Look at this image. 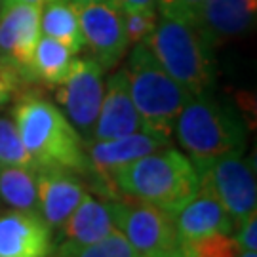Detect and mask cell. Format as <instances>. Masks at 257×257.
I'll use <instances>...</instances> for the list:
<instances>
[{"label":"cell","mask_w":257,"mask_h":257,"mask_svg":"<svg viewBox=\"0 0 257 257\" xmlns=\"http://www.w3.org/2000/svg\"><path fill=\"white\" fill-rule=\"evenodd\" d=\"M12 116L37 170L57 168L88 175L90 160L82 138L54 103L35 92H25L18 97Z\"/></svg>","instance_id":"1"},{"label":"cell","mask_w":257,"mask_h":257,"mask_svg":"<svg viewBox=\"0 0 257 257\" xmlns=\"http://www.w3.org/2000/svg\"><path fill=\"white\" fill-rule=\"evenodd\" d=\"M198 172L177 149L162 147L120 168L114 175L118 198H134L174 213L198 191Z\"/></svg>","instance_id":"2"},{"label":"cell","mask_w":257,"mask_h":257,"mask_svg":"<svg viewBox=\"0 0 257 257\" xmlns=\"http://www.w3.org/2000/svg\"><path fill=\"white\" fill-rule=\"evenodd\" d=\"M174 134L196 170L246 149V128L236 110L210 92L193 95L175 120Z\"/></svg>","instance_id":"3"},{"label":"cell","mask_w":257,"mask_h":257,"mask_svg":"<svg viewBox=\"0 0 257 257\" xmlns=\"http://www.w3.org/2000/svg\"><path fill=\"white\" fill-rule=\"evenodd\" d=\"M145 44L166 73L187 92L198 95L211 90L215 82V48L194 19L158 14L156 27Z\"/></svg>","instance_id":"4"},{"label":"cell","mask_w":257,"mask_h":257,"mask_svg":"<svg viewBox=\"0 0 257 257\" xmlns=\"http://www.w3.org/2000/svg\"><path fill=\"white\" fill-rule=\"evenodd\" d=\"M126 71L130 95L145 130L172 139L175 120L181 109L193 99V93L166 73L145 42L134 44Z\"/></svg>","instance_id":"5"},{"label":"cell","mask_w":257,"mask_h":257,"mask_svg":"<svg viewBox=\"0 0 257 257\" xmlns=\"http://www.w3.org/2000/svg\"><path fill=\"white\" fill-rule=\"evenodd\" d=\"M112 208L116 229L139 257H175L179 240L170 211L134 198L112 200Z\"/></svg>","instance_id":"6"},{"label":"cell","mask_w":257,"mask_h":257,"mask_svg":"<svg viewBox=\"0 0 257 257\" xmlns=\"http://www.w3.org/2000/svg\"><path fill=\"white\" fill-rule=\"evenodd\" d=\"M42 6L8 4L0 8V76L12 82L18 92L19 84L31 82L29 67L38 38Z\"/></svg>","instance_id":"7"},{"label":"cell","mask_w":257,"mask_h":257,"mask_svg":"<svg viewBox=\"0 0 257 257\" xmlns=\"http://www.w3.org/2000/svg\"><path fill=\"white\" fill-rule=\"evenodd\" d=\"M105 69L93 57H73L69 74L59 84L55 97L63 107V114L80 134L84 145L92 143L93 128L101 109L105 92Z\"/></svg>","instance_id":"8"},{"label":"cell","mask_w":257,"mask_h":257,"mask_svg":"<svg viewBox=\"0 0 257 257\" xmlns=\"http://www.w3.org/2000/svg\"><path fill=\"white\" fill-rule=\"evenodd\" d=\"M168 145L170 139L155 136L151 132H136L109 141H92L86 145L90 160L88 175L93 177L92 189L99 191L107 200H116L118 194L114 189V175L120 168Z\"/></svg>","instance_id":"9"},{"label":"cell","mask_w":257,"mask_h":257,"mask_svg":"<svg viewBox=\"0 0 257 257\" xmlns=\"http://www.w3.org/2000/svg\"><path fill=\"white\" fill-rule=\"evenodd\" d=\"M210 183L230 219L238 227L257 208V189L253 168L242 155H227L213 160L210 166L196 170Z\"/></svg>","instance_id":"10"},{"label":"cell","mask_w":257,"mask_h":257,"mask_svg":"<svg viewBox=\"0 0 257 257\" xmlns=\"http://www.w3.org/2000/svg\"><path fill=\"white\" fill-rule=\"evenodd\" d=\"M84 46L105 71L112 69L128 50V38L122 23V12L110 2L74 4Z\"/></svg>","instance_id":"11"},{"label":"cell","mask_w":257,"mask_h":257,"mask_svg":"<svg viewBox=\"0 0 257 257\" xmlns=\"http://www.w3.org/2000/svg\"><path fill=\"white\" fill-rule=\"evenodd\" d=\"M198 191L172 213L179 242L204 238L210 234H232L236 230L219 198L211 191L210 183L198 174Z\"/></svg>","instance_id":"12"},{"label":"cell","mask_w":257,"mask_h":257,"mask_svg":"<svg viewBox=\"0 0 257 257\" xmlns=\"http://www.w3.org/2000/svg\"><path fill=\"white\" fill-rule=\"evenodd\" d=\"M52 227L37 211L0 213V257H48L54 249Z\"/></svg>","instance_id":"13"},{"label":"cell","mask_w":257,"mask_h":257,"mask_svg":"<svg viewBox=\"0 0 257 257\" xmlns=\"http://www.w3.org/2000/svg\"><path fill=\"white\" fill-rule=\"evenodd\" d=\"M136 132H147V130L130 95L128 71L126 67H122L110 74L107 80L92 141H109Z\"/></svg>","instance_id":"14"},{"label":"cell","mask_w":257,"mask_h":257,"mask_svg":"<svg viewBox=\"0 0 257 257\" xmlns=\"http://www.w3.org/2000/svg\"><path fill=\"white\" fill-rule=\"evenodd\" d=\"M38 213L52 229H61L86 194L80 175L69 170L38 168Z\"/></svg>","instance_id":"15"},{"label":"cell","mask_w":257,"mask_h":257,"mask_svg":"<svg viewBox=\"0 0 257 257\" xmlns=\"http://www.w3.org/2000/svg\"><path fill=\"white\" fill-rule=\"evenodd\" d=\"M257 0H204L196 23L213 48L246 35L255 21Z\"/></svg>","instance_id":"16"},{"label":"cell","mask_w":257,"mask_h":257,"mask_svg":"<svg viewBox=\"0 0 257 257\" xmlns=\"http://www.w3.org/2000/svg\"><path fill=\"white\" fill-rule=\"evenodd\" d=\"M116 229L112 200H99L86 193L80 204L61 225L65 240L92 244L109 236Z\"/></svg>","instance_id":"17"},{"label":"cell","mask_w":257,"mask_h":257,"mask_svg":"<svg viewBox=\"0 0 257 257\" xmlns=\"http://www.w3.org/2000/svg\"><path fill=\"white\" fill-rule=\"evenodd\" d=\"M73 57L74 54L67 46L57 42L55 38L42 35L38 38L29 67L31 82H40L48 88L59 86L69 74Z\"/></svg>","instance_id":"18"},{"label":"cell","mask_w":257,"mask_h":257,"mask_svg":"<svg viewBox=\"0 0 257 257\" xmlns=\"http://www.w3.org/2000/svg\"><path fill=\"white\" fill-rule=\"evenodd\" d=\"M40 29H42V35L55 38L57 42L69 48L74 55L84 48L76 6L71 0L46 2L42 6V14H40Z\"/></svg>","instance_id":"19"},{"label":"cell","mask_w":257,"mask_h":257,"mask_svg":"<svg viewBox=\"0 0 257 257\" xmlns=\"http://www.w3.org/2000/svg\"><path fill=\"white\" fill-rule=\"evenodd\" d=\"M0 200L14 210L38 213L37 168L2 166L0 168Z\"/></svg>","instance_id":"20"},{"label":"cell","mask_w":257,"mask_h":257,"mask_svg":"<svg viewBox=\"0 0 257 257\" xmlns=\"http://www.w3.org/2000/svg\"><path fill=\"white\" fill-rule=\"evenodd\" d=\"M48 257H139L132 248L126 236L114 229L109 236L92 242V244H78L73 240H65L59 246H54Z\"/></svg>","instance_id":"21"},{"label":"cell","mask_w":257,"mask_h":257,"mask_svg":"<svg viewBox=\"0 0 257 257\" xmlns=\"http://www.w3.org/2000/svg\"><path fill=\"white\" fill-rule=\"evenodd\" d=\"M238 244L232 234H210L179 242L175 257H238Z\"/></svg>","instance_id":"22"},{"label":"cell","mask_w":257,"mask_h":257,"mask_svg":"<svg viewBox=\"0 0 257 257\" xmlns=\"http://www.w3.org/2000/svg\"><path fill=\"white\" fill-rule=\"evenodd\" d=\"M2 166H25L37 168L12 118L0 116V168Z\"/></svg>","instance_id":"23"},{"label":"cell","mask_w":257,"mask_h":257,"mask_svg":"<svg viewBox=\"0 0 257 257\" xmlns=\"http://www.w3.org/2000/svg\"><path fill=\"white\" fill-rule=\"evenodd\" d=\"M156 21H158L156 8L122 12V23H124V31H126V38H128L130 46L139 44V42H147L151 33L155 31Z\"/></svg>","instance_id":"24"},{"label":"cell","mask_w":257,"mask_h":257,"mask_svg":"<svg viewBox=\"0 0 257 257\" xmlns=\"http://www.w3.org/2000/svg\"><path fill=\"white\" fill-rule=\"evenodd\" d=\"M160 14L183 19H196L204 0H156Z\"/></svg>","instance_id":"25"},{"label":"cell","mask_w":257,"mask_h":257,"mask_svg":"<svg viewBox=\"0 0 257 257\" xmlns=\"http://www.w3.org/2000/svg\"><path fill=\"white\" fill-rule=\"evenodd\" d=\"M238 238L236 244H238L240 249H248V251H257V215L255 211L249 213L246 219L240 223L238 227Z\"/></svg>","instance_id":"26"},{"label":"cell","mask_w":257,"mask_h":257,"mask_svg":"<svg viewBox=\"0 0 257 257\" xmlns=\"http://www.w3.org/2000/svg\"><path fill=\"white\" fill-rule=\"evenodd\" d=\"M112 4H114L120 12L143 10V8H156V0H112Z\"/></svg>","instance_id":"27"},{"label":"cell","mask_w":257,"mask_h":257,"mask_svg":"<svg viewBox=\"0 0 257 257\" xmlns=\"http://www.w3.org/2000/svg\"><path fill=\"white\" fill-rule=\"evenodd\" d=\"M14 93H16V88L12 86V82L6 80L4 76H0V109H2L4 105H8Z\"/></svg>","instance_id":"28"},{"label":"cell","mask_w":257,"mask_h":257,"mask_svg":"<svg viewBox=\"0 0 257 257\" xmlns=\"http://www.w3.org/2000/svg\"><path fill=\"white\" fill-rule=\"evenodd\" d=\"M2 2H8V4H33V6H44L50 0H2Z\"/></svg>","instance_id":"29"},{"label":"cell","mask_w":257,"mask_h":257,"mask_svg":"<svg viewBox=\"0 0 257 257\" xmlns=\"http://www.w3.org/2000/svg\"><path fill=\"white\" fill-rule=\"evenodd\" d=\"M73 4H90V2H110L112 4V0H71Z\"/></svg>","instance_id":"30"},{"label":"cell","mask_w":257,"mask_h":257,"mask_svg":"<svg viewBox=\"0 0 257 257\" xmlns=\"http://www.w3.org/2000/svg\"><path fill=\"white\" fill-rule=\"evenodd\" d=\"M238 257H257L255 251H248V249H240Z\"/></svg>","instance_id":"31"},{"label":"cell","mask_w":257,"mask_h":257,"mask_svg":"<svg viewBox=\"0 0 257 257\" xmlns=\"http://www.w3.org/2000/svg\"><path fill=\"white\" fill-rule=\"evenodd\" d=\"M0 8H2V0H0Z\"/></svg>","instance_id":"32"}]
</instances>
